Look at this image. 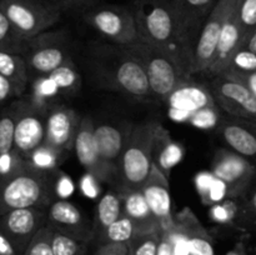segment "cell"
<instances>
[{"mask_svg":"<svg viewBox=\"0 0 256 255\" xmlns=\"http://www.w3.org/2000/svg\"><path fill=\"white\" fill-rule=\"evenodd\" d=\"M140 42L158 48L192 78V56L182 42L170 0H145L132 8Z\"/></svg>","mask_w":256,"mask_h":255,"instance_id":"7a4b0ae2","label":"cell"},{"mask_svg":"<svg viewBox=\"0 0 256 255\" xmlns=\"http://www.w3.org/2000/svg\"><path fill=\"white\" fill-rule=\"evenodd\" d=\"M0 9L26 40L50 30L62 14L46 0H0Z\"/></svg>","mask_w":256,"mask_h":255,"instance_id":"ba28073f","label":"cell"},{"mask_svg":"<svg viewBox=\"0 0 256 255\" xmlns=\"http://www.w3.org/2000/svg\"><path fill=\"white\" fill-rule=\"evenodd\" d=\"M0 255H20L2 229H0Z\"/></svg>","mask_w":256,"mask_h":255,"instance_id":"c3c4849f","label":"cell"},{"mask_svg":"<svg viewBox=\"0 0 256 255\" xmlns=\"http://www.w3.org/2000/svg\"><path fill=\"white\" fill-rule=\"evenodd\" d=\"M212 172L229 188L232 198H244L256 178V165L232 149L215 152Z\"/></svg>","mask_w":256,"mask_h":255,"instance_id":"9c48e42d","label":"cell"},{"mask_svg":"<svg viewBox=\"0 0 256 255\" xmlns=\"http://www.w3.org/2000/svg\"><path fill=\"white\" fill-rule=\"evenodd\" d=\"M102 180L92 172H85L79 182V190L88 199H100L102 198Z\"/></svg>","mask_w":256,"mask_h":255,"instance_id":"ab89813d","label":"cell"},{"mask_svg":"<svg viewBox=\"0 0 256 255\" xmlns=\"http://www.w3.org/2000/svg\"><path fill=\"white\" fill-rule=\"evenodd\" d=\"M239 20L245 40L248 35L256 29V0H240Z\"/></svg>","mask_w":256,"mask_h":255,"instance_id":"f35d334b","label":"cell"},{"mask_svg":"<svg viewBox=\"0 0 256 255\" xmlns=\"http://www.w3.org/2000/svg\"><path fill=\"white\" fill-rule=\"evenodd\" d=\"M216 129L229 149L256 165V122L228 115L222 118Z\"/></svg>","mask_w":256,"mask_h":255,"instance_id":"44dd1931","label":"cell"},{"mask_svg":"<svg viewBox=\"0 0 256 255\" xmlns=\"http://www.w3.org/2000/svg\"><path fill=\"white\" fill-rule=\"evenodd\" d=\"M46 225L55 232L86 242L92 236V228L82 210L69 200H54L46 209Z\"/></svg>","mask_w":256,"mask_h":255,"instance_id":"ac0fdd59","label":"cell"},{"mask_svg":"<svg viewBox=\"0 0 256 255\" xmlns=\"http://www.w3.org/2000/svg\"><path fill=\"white\" fill-rule=\"evenodd\" d=\"M139 235L134 222L122 214V218L112 222L109 228H106L104 232L102 234L100 239L108 244V242H116V244H128Z\"/></svg>","mask_w":256,"mask_h":255,"instance_id":"4dcf8cb0","label":"cell"},{"mask_svg":"<svg viewBox=\"0 0 256 255\" xmlns=\"http://www.w3.org/2000/svg\"><path fill=\"white\" fill-rule=\"evenodd\" d=\"M52 229L45 225L32 240L30 245L22 255H54L52 249Z\"/></svg>","mask_w":256,"mask_h":255,"instance_id":"8d00e7d4","label":"cell"},{"mask_svg":"<svg viewBox=\"0 0 256 255\" xmlns=\"http://www.w3.org/2000/svg\"><path fill=\"white\" fill-rule=\"evenodd\" d=\"M52 249L54 255H82L84 242L52 230Z\"/></svg>","mask_w":256,"mask_h":255,"instance_id":"836d02e7","label":"cell"},{"mask_svg":"<svg viewBox=\"0 0 256 255\" xmlns=\"http://www.w3.org/2000/svg\"><path fill=\"white\" fill-rule=\"evenodd\" d=\"M122 212L134 222L139 234L160 232L159 222L155 219L142 190H134L122 195Z\"/></svg>","mask_w":256,"mask_h":255,"instance_id":"cb8c5ba5","label":"cell"},{"mask_svg":"<svg viewBox=\"0 0 256 255\" xmlns=\"http://www.w3.org/2000/svg\"><path fill=\"white\" fill-rule=\"evenodd\" d=\"M65 155L66 152H62L44 142L28 156L26 162L32 169L38 172H55L59 170L60 164L64 162Z\"/></svg>","mask_w":256,"mask_h":255,"instance_id":"83f0119b","label":"cell"},{"mask_svg":"<svg viewBox=\"0 0 256 255\" xmlns=\"http://www.w3.org/2000/svg\"><path fill=\"white\" fill-rule=\"evenodd\" d=\"M70 36L66 30H48L28 39L22 52L30 82L52 74L62 65L72 62Z\"/></svg>","mask_w":256,"mask_h":255,"instance_id":"8992f818","label":"cell"},{"mask_svg":"<svg viewBox=\"0 0 256 255\" xmlns=\"http://www.w3.org/2000/svg\"><path fill=\"white\" fill-rule=\"evenodd\" d=\"M214 182L215 176L212 172H202L196 175V178H195V186H196V190L199 192L202 200H204L206 198L208 192L212 189Z\"/></svg>","mask_w":256,"mask_h":255,"instance_id":"f6af8a7d","label":"cell"},{"mask_svg":"<svg viewBox=\"0 0 256 255\" xmlns=\"http://www.w3.org/2000/svg\"><path fill=\"white\" fill-rule=\"evenodd\" d=\"M242 46H245L246 49L252 50V52H255L256 54V29L252 30V32L248 35L246 39L244 40Z\"/></svg>","mask_w":256,"mask_h":255,"instance_id":"f907efd6","label":"cell"},{"mask_svg":"<svg viewBox=\"0 0 256 255\" xmlns=\"http://www.w3.org/2000/svg\"><path fill=\"white\" fill-rule=\"evenodd\" d=\"M122 46L142 65L152 98L159 102H166L182 82L190 79L174 59L148 42H136Z\"/></svg>","mask_w":256,"mask_h":255,"instance_id":"5b68a950","label":"cell"},{"mask_svg":"<svg viewBox=\"0 0 256 255\" xmlns=\"http://www.w3.org/2000/svg\"><path fill=\"white\" fill-rule=\"evenodd\" d=\"M182 158L184 148L172 139L170 132L160 122H156L152 146V162L155 166L169 179L172 168L179 164Z\"/></svg>","mask_w":256,"mask_h":255,"instance_id":"603a6c76","label":"cell"},{"mask_svg":"<svg viewBox=\"0 0 256 255\" xmlns=\"http://www.w3.org/2000/svg\"><path fill=\"white\" fill-rule=\"evenodd\" d=\"M165 104L169 109V116L180 122H188L190 116L196 112L216 105L209 86L206 88L190 79L182 82L168 98Z\"/></svg>","mask_w":256,"mask_h":255,"instance_id":"2e32d148","label":"cell"},{"mask_svg":"<svg viewBox=\"0 0 256 255\" xmlns=\"http://www.w3.org/2000/svg\"><path fill=\"white\" fill-rule=\"evenodd\" d=\"M55 172H42L28 165L14 175L0 180V215L22 208L46 210L55 200Z\"/></svg>","mask_w":256,"mask_h":255,"instance_id":"3957f363","label":"cell"},{"mask_svg":"<svg viewBox=\"0 0 256 255\" xmlns=\"http://www.w3.org/2000/svg\"><path fill=\"white\" fill-rule=\"evenodd\" d=\"M122 195L116 190L102 195L95 209V218L92 222V235L102 236V232L114 222L122 216Z\"/></svg>","mask_w":256,"mask_h":255,"instance_id":"d4e9b609","label":"cell"},{"mask_svg":"<svg viewBox=\"0 0 256 255\" xmlns=\"http://www.w3.org/2000/svg\"><path fill=\"white\" fill-rule=\"evenodd\" d=\"M74 152L85 172H92L104 182V170L95 138V124L90 116H82L74 142Z\"/></svg>","mask_w":256,"mask_h":255,"instance_id":"7402d4cb","label":"cell"},{"mask_svg":"<svg viewBox=\"0 0 256 255\" xmlns=\"http://www.w3.org/2000/svg\"><path fill=\"white\" fill-rule=\"evenodd\" d=\"M130 248L128 244H116V242H108L100 249L98 255H128Z\"/></svg>","mask_w":256,"mask_h":255,"instance_id":"bcb514c9","label":"cell"},{"mask_svg":"<svg viewBox=\"0 0 256 255\" xmlns=\"http://www.w3.org/2000/svg\"><path fill=\"white\" fill-rule=\"evenodd\" d=\"M228 255H240L239 252H230V254H228Z\"/></svg>","mask_w":256,"mask_h":255,"instance_id":"816d5d0a","label":"cell"},{"mask_svg":"<svg viewBox=\"0 0 256 255\" xmlns=\"http://www.w3.org/2000/svg\"><path fill=\"white\" fill-rule=\"evenodd\" d=\"M218 2L219 0H170L180 40L192 56V62L202 26Z\"/></svg>","mask_w":256,"mask_h":255,"instance_id":"7c38bea8","label":"cell"},{"mask_svg":"<svg viewBox=\"0 0 256 255\" xmlns=\"http://www.w3.org/2000/svg\"><path fill=\"white\" fill-rule=\"evenodd\" d=\"M219 75L242 84L256 98V72H238V70L226 69Z\"/></svg>","mask_w":256,"mask_h":255,"instance_id":"7bdbcfd3","label":"cell"},{"mask_svg":"<svg viewBox=\"0 0 256 255\" xmlns=\"http://www.w3.org/2000/svg\"><path fill=\"white\" fill-rule=\"evenodd\" d=\"M75 184L72 178L62 170H56L54 175L55 200H68L74 194Z\"/></svg>","mask_w":256,"mask_h":255,"instance_id":"60d3db41","label":"cell"},{"mask_svg":"<svg viewBox=\"0 0 256 255\" xmlns=\"http://www.w3.org/2000/svg\"><path fill=\"white\" fill-rule=\"evenodd\" d=\"M88 65L100 86L140 102L152 99L144 68L122 45L92 44Z\"/></svg>","mask_w":256,"mask_h":255,"instance_id":"6da1fadb","label":"cell"},{"mask_svg":"<svg viewBox=\"0 0 256 255\" xmlns=\"http://www.w3.org/2000/svg\"><path fill=\"white\" fill-rule=\"evenodd\" d=\"M82 20L112 44L140 42L132 9L122 5L98 4L82 14Z\"/></svg>","mask_w":256,"mask_h":255,"instance_id":"52a82bcc","label":"cell"},{"mask_svg":"<svg viewBox=\"0 0 256 255\" xmlns=\"http://www.w3.org/2000/svg\"><path fill=\"white\" fill-rule=\"evenodd\" d=\"M242 199V214H249L256 216V189L250 192V194L244 195Z\"/></svg>","mask_w":256,"mask_h":255,"instance_id":"7dc6e473","label":"cell"},{"mask_svg":"<svg viewBox=\"0 0 256 255\" xmlns=\"http://www.w3.org/2000/svg\"><path fill=\"white\" fill-rule=\"evenodd\" d=\"M20 98L15 85L8 78L0 74V108L12 99Z\"/></svg>","mask_w":256,"mask_h":255,"instance_id":"ee69618b","label":"cell"},{"mask_svg":"<svg viewBox=\"0 0 256 255\" xmlns=\"http://www.w3.org/2000/svg\"><path fill=\"white\" fill-rule=\"evenodd\" d=\"M30 89L32 90H30V95L28 96V99L34 105L39 106L40 109H44L46 112H49L52 108L56 106L58 99L62 95L55 82L49 75L32 80Z\"/></svg>","mask_w":256,"mask_h":255,"instance_id":"4316f807","label":"cell"},{"mask_svg":"<svg viewBox=\"0 0 256 255\" xmlns=\"http://www.w3.org/2000/svg\"><path fill=\"white\" fill-rule=\"evenodd\" d=\"M46 2L58 8L62 12H78L82 14L89 8L100 4L102 0H46Z\"/></svg>","mask_w":256,"mask_h":255,"instance_id":"b9f144b4","label":"cell"},{"mask_svg":"<svg viewBox=\"0 0 256 255\" xmlns=\"http://www.w3.org/2000/svg\"><path fill=\"white\" fill-rule=\"evenodd\" d=\"M145 2V0H134V2Z\"/></svg>","mask_w":256,"mask_h":255,"instance_id":"f5cc1de1","label":"cell"},{"mask_svg":"<svg viewBox=\"0 0 256 255\" xmlns=\"http://www.w3.org/2000/svg\"><path fill=\"white\" fill-rule=\"evenodd\" d=\"M209 89L215 104L229 116L256 122V98L244 85L216 75L212 76Z\"/></svg>","mask_w":256,"mask_h":255,"instance_id":"8fae6325","label":"cell"},{"mask_svg":"<svg viewBox=\"0 0 256 255\" xmlns=\"http://www.w3.org/2000/svg\"><path fill=\"white\" fill-rule=\"evenodd\" d=\"M49 76L54 80L62 95L70 96L76 94L82 88V76L72 60L58 68L52 74H49Z\"/></svg>","mask_w":256,"mask_h":255,"instance_id":"f1b7e54d","label":"cell"},{"mask_svg":"<svg viewBox=\"0 0 256 255\" xmlns=\"http://www.w3.org/2000/svg\"><path fill=\"white\" fill-rule=\"evenodd\" d=\"M239 198H228L222 202L212 205L209 210V216L214 222L220 224H232L242 214V204H240Z\"/></svg>","mask_w":256,"mask_h":255,"instance_id":"d6a6232c","label":"cell"},{"mask_svg":"<svg viewBox=\"0 0 256 255\" xmlns=\"http://www.w3.org/2000/svg\"><path fill=\"white\" fill-rule=\"evenodd\" d=\"M26 42L28 40L14 29L5 12L0 9V50L22 54Z\"/></svg>","mask_w":256,"mask_h":255,"instance_id":"1f68e13d","label":"cell"},{"mask_svg":"<svg viewBox=\"0 0 256 255\" xmlns=\"http://www.w3.org/2000/svg\"><path fill=\"white\" fill-rule=\"evenodd\" d=\"M15 122L14 150L25 160L45 142L48 112L32 104L29 99H18Z\"/></svg>","mask_w":256,"mask_h":255,"instance_id":"30bf717a","label":"cell"},{"mask_svg":"<svg viewBox=\"0 0 256 255\" xmlns=\"http://www.w3.org/2000/svg\"><path fill=\"white\" fill-rule=\"evenodd\" d=\"M158 255H174V252H172V242L170 240L168 232H162L159 248H158Z\"/></svg>","mask_w":256,"mask_h":255,"instance_id":"681fc988","label":"cell"},{"mask_svg":"<svg viewBox=\"0 0 256 255\" xmlns=\"http://www.w3.org/2000/svg\"><path fill=\"white\" fill-rule=\"evenodd\" d=\"M158 122H144L132 125L122 156L119 188L122 195L142 190L152 169V146Z\"/></svg>","mask_w":256,"mask_h":255,"instance_id":"277c9868","label":"cell"},{"mask_svg":"<svg viewBox=\"0 0 256 255\" xmlns=\"http://www.w3.org/2000/svg\"><path fill=\"white\" fill-rule=\"evenodd\" d=\"M132 128V125L129 128H119L112 124L95 125V138L104 170V182L112 185L115 190L119 188L122 152Z\"/></svg>","mask_w":256,"mask_h":255,"instance_id":"5bb4252c","label":"cell"},{"mask_svg":"<svg viewBox=\"0 0 256 255\" xmlns=\"http://www.w3.org/2000/svg\"><path fill=\"white\" fill-rule=\"evenodd\" d=\"M128 255H134V254H132V252H129V254H128Z\"/></svg>","mask_w":256,"mask_h":255,"instance_id":"db71d44e","label":"cell"},{"mask_svg":"<svg viewBox=\"0 0 256 255\" xmlns=\"http://www.w3.org/2000/svg\"><path fill=\"white\" fill-rule=\"evenodd\" d=\"M162 232H152L139 234L132 242L129 248L134 255H158Z\"/></svg>","mask_w":256,"mask_h":255,"instance_id":"e575fe53","label":"cell"},{"mask_svg":"<svg viewBox=\"0 0 256 255\" xmlns=\"http://www.w3.org/2000/svg\"><path fill=\"white\" fill-rule=\"evenodd\" d=\"M142 192L155 219L159 222L160 232L172 230L175 226V216L172 215L169 179L155 165H152V172L142 185Z\"/></svg>","mask_w":256,"mask_h":255,"instance_id":"e0dca14e","label":"cell"},{"mask_svg":"<svg viewBox=\"0 0 256 255\" xmlns=\"http://www.w3.org/2000/svg\"><path fill=\"white\" fill-rule=\"evenodd\" d=\"M222 115L218 105L199 110L190 116L189 122L192 126L198 129H216L220 124Z\"/></svg>","mask_w":256,"mask_h":255,"instance_id":"d590c367","label":"cell"},{"mask_svg":"<svg viewBox=\"0 0 256 255\" xmlns=\"http://www.w3.org/2000/svg\"><path fill=\"white\" fill-rule=\"evenodd\" d=\"M0 74L10 80L22 96L30 84L26 62L22 54L0 50Z\"/></svg>","mask_w":256,"mask_h":255,"instance_id":"484cf974","label":"cell"},{"mask_svg":"<svg viewBox=\"0 0 256 255\" xmlns=\"http://www.w3.org/2000/svg\"><path fill=\"white\" fill-rule=\"evenodd\" d=\"M18 102L0 110V156L14 150L15 122H16Z\"/></svg>","mask_w":256,"mask_h":255,"instance_id":"f546056e","label":"cell"},{"mask_svg":"<svg viewBox=\"0 0 256 255\" xmlns=\"http://www.w3.org/2000/svg\"><path fill=\"white\" fill-rule=\"evenodd\" d=\"M46 225V210L22 208L0 215V229L20 255L25 252L35 235Z\"/></svg>","mask_w":256,"mask_h":255,"instance_id":"4fadbf2b","label":"cell"},{"mask_svg":"<svg viewBox=\"0 0 256 255\" xmlns=\"http://www.w3.org/2000/svg\"><path fill=\"white\" fill-rule=\"evenodd\" d=\"M238 70V72H256V54L245 46L239 48L232 54L225 70Z\"/></svg>","mask_w":256,"mask_h":255,"instance_id":"74e56055","label":"cell"},{"mask_svg":"<svg viewBox=\"0 0 256 255\" xmlns=\"http://www.w3.org/2000/svg\"><path fill=\"white\" fill-rule=\"evenodd\" d=\"M82 118L74 109L56 105L48 112L45 124V142L46 144L62 150H74V142L79 129Z\"/></svg>","mask_w":256,"mask_h":255,"instance_id":"d6986e66","label":"cell"},{"mask_svg":"<svg viewBox=\"0 0 256 255\" xmlns=\"http://www.w3.org/2000/svg\"><path fill=\"white\" fill-rule=\"evenodd\" d=\"M239 2L240 0H230L229 2L216 55H215L212 68L206 72L210 78L216 76L220 72H224L232 54L239 48H242V42H244V34H242L239 20Z\"/></svg>","mask_w":256,"mask_h":255,"instance_id":"ffe728a7","label":"cell"},{"mask_svg":"<svg viewBox=\"0 0 256 255\" xmlns=\"http://www.w3.org/2000/svg\"><path fill=\"white\" fill-rule=\"evenodd\" d=\"M229 2L230 0H219L216 6L214 8L212 14L205 22L194 50L192 70H190L192 76L195 74H199V72L206 74L208 70L212 68L215 55H216L218 45H219L220 35H222Z\"/></svg>","mask_w":256,"mask_h":255,"instance_id":"9a60e30c","label":"cell"}]
</instances>
